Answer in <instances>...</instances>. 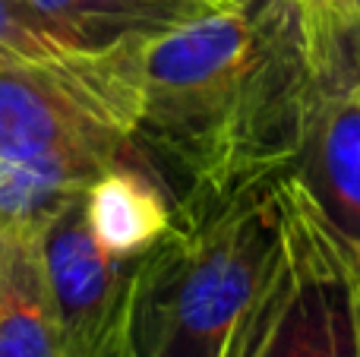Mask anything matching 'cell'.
Returning <instances> with one entry per match:
<instances>
[{
    "label": "cell",
    "mask_w": 360,
    "mask_h": 357,
    "mask_svg": "<svg viewBox=\"0 0 360 357\" xmlns=\"http://www.w3.org/2000/svg\"><path fill=\"white\" fill-rule=\"evenodd\" d=\"M335 54L307 0H240L146 48L133 145L171 193H228L297 168Z\"/></svg>",
    "instance_id": "1"
},
{
    "label": "cell",
    "mask_w": 360,
    "mask_h": 357,
    "mask_svg": "<svg viewBox=\"0 0 360 357\" xmlns=\"http://www.w3.org/2000/svg\"><path fill=\"white\" fill-rule=\"evenodd\" d=\"M285 171L228 193H184L136 269L124 357H228L285 225Z\"/></svg>",
    "instance_id": "2"
},
{
    "label": "cell",
    "mask_w": 360,
    "mask_h": 357,
    "mask_svg": "<svg viewBox=\"0 0 360 357\" xmlns=\"http://www.w3.org/2000/svg\"><path fill=\"white\" fill-rule=\"evenodd\" d=\"M281 196L278 253L228 357H360V247L319 212L297 168Z\"/></svg>",
    "instance_id": "3"
},
{
    "label": "cell",
    "mask_w": 360,
    "mask_h": 357,
    "mask_svg": "<svg viewBox=\"0 0 360 357\" xmlns=\"http://www.w3.org/2000/svg\"><path fill=\"white\" fill-rule=\"evenodd\" d=\"M146 48L117 44L0 67V158L130 155L146 95Z\"/></svg>",
    "instance_id": "4"
},
{
    "label": "cell",
    "mask_w": 360,
    "mask_h": 357,
    "mask_svg": "<svg viewBox=\"0 0 360 357\" xmlns=\"http://www.w3.org/2000/svg\"><path fill=\"white\" fill-rule=\"evenodd\" d=\"M143 253L124 257L101 247L89 228L86 196L73 200L41 231V259L67 357H124L133 282Z\"/></svg>",
    "instance_id": "5"
},
{
    "label": "cell",
    "mask_w": 360,
    "mask_h": 357,
    "mask_svg": "<svg viewBox=\"0 0 360 357\" xmlns=\"http://www.w3.org/2000/svg\"><path fill=\"white\" fill-rule=\"evenodd\" d=\"M297 174L319 212L360 244V86L345 60L338 22L332 70L307 126Z\"/></svg>",
    "instance_id": "6"
},
{
    "label": "cell",
    "mask_w": 360,
    "mask_h": 357,
    "mask_svg": "<svg viewBox=\"0 0 360 357\" xmlns=\"http://www.w3.org/2000/svg\"><path fill=\"white\" fill-rule=\"evenodd\" d=\"M76 51L152 44L209 13L212 0H22Z\"/></svg>",
    "instance_id": "7"
},
{
    "label": "cell",
    "mask_w": 360,
    "mask_h": 357,
    "mask_svg": "<svg viewBox=\"0 0 360 357\" xmlns=\"http://www.w3.org/2000/svg\"><path fill=\"white\" fill-rule=\"evenodd\" d=\"M89 228L111 253L136 257L171 221V193L143 152L114 162L86 193Z\"/></svg>",
    "instance_id": "8"
},
{
    "label": "cell",
    "mask_w": 360,
    "mask_h": 357,
    "mask_svg": "<svg viewBox=\"0 0 360 357\" xmlns=\"http://www.w3.org/2000/svg\"><path fill=\"white\" fill-rule=\"evenodd\" d=\"M111 164V158L86 152L0 158V225L6 231H44Z\"/></svg>",
    "instance_id": "9"
},
{
    "label": "cell",
    "mask_w": 360,
    "mask_h": 357,
    "mask_svg": "<svg viewBox=\"0 0 360 357\" xmlns=\"http://www.w3.org/2000/svg\"><path fill=\"white\" fill-rule=\"evenodd\" d=\"M0 357H67L41 231H13L0 285Z\"/></svg>",
    "instance_id": "10"
},
{
    "label": "cell",
    "mask_w": 360,
    "mask_h": 357,
    "mask_svg": "<svg viewBox=\"0 0 360 357\" xmlns=\"http://www.w3.org/2000/svg\"><path fill=\"white\" fill-rule=\"evenodd\" d=\"M67 54H76L73 44L41 22L22 0H0V67L54 60Z\"/></svg>",
    "instance_id": "11"
},
{
    "label": "cell",
    "mask_w": 360,
    "mask_h": 357,
    "mask_svg": "<svg viewBox=\"0 0 360 357\" xmlns=\"http://www.w3.org/2000/svg\"><path fill=\"white\" fill-rule=\"evenodd\" d=\"M338 35H342V51H345V60H348V70L360 86V19L338 22Z\"/></svg>",
    "instance_id": "12"
},
{
    "label": "cell",
    "mask_w": 360,
    "mask_h": 357,
    "mask_svg": "<svg viewBox=\"0 0 360 357\" xmlns=\"http://www.w3.org/2000/svg\"><path fill=\"white\" fill-rule=\"evenodd\" d=\"M319 13L332 16L335 22H348V19H360V0H307Z\"/></svg>",
    "instance_id": "13"
},
{
    "label": "cell",
    "mask_w": 360,
    "mask_h": 357,
    "mask_svg": "<svg viewBox=\"0 0 360 357\" xmlns=\"http://www.w3.org/2000/svg\"><path fill=\"white\" fill-rule=\"evenodd\" d=\"M10 240H13V231H6L0 225V285H4V272H6V257H10Z\"/></svg>",
    "instance_id": "14"
},
{
    "label": "cell",
    "mask_w": 360,
    "mask_h": 357,
    "mask_svg": "<svg viewBox=\"0 0 360 357\" xmlns=\"http://www.w3.org/2000/svg\"><path fill=\"white\" fill-rule=\"evenodd\" d=\"M215 6H231V4H240V0H212Z\"/></svg>",
    "instance_id": "15"
},
{
    "label": "cell",
    "mask_w": 360,
    "mask_h": 357,
    "mask_svg": "<svg viewBox=\"0 0 360 357\" xmlns=\"http://www.w3.org/2000/svg\"><path fill=\"white\" fill-rule=\"evenodd\" d=\"M357 247H360V244H357Z\"/></svg>",
    "instance_id": "16"
}]
</instances>
